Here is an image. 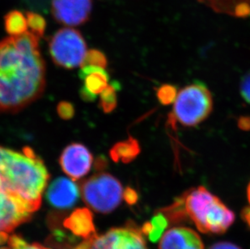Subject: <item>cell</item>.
Instances as JSON below:
<instances>
[{
	"label": "cell",
	"instance_id": "1",
	"mask_svg": "<svg viewBox=\"0 0 250 249\" xmlns=\"http://www.w3.org/2000/svg\"><path fill=\"white\" fill-rule=\"evenodd\" d=\"M45 81L39 38L27 32L0 42L1 112H17L38 99Z\"/></svg>",
	"mask_w": 250,
	"mask_h": 249
},
{
	"label": "cell",
	"instance_id": "2",
	"mask_svg": "<svg viewBox=\"0 0 250 249\" xmlns=\"http://www.w3.org/2000/svg\"><path fill=\"white\" fill-rule=\"evenodd\" d=\"M0 177L32 211L39 209L50 175L32 149L20 153L0 146Z\"/></svg>",
	"mask_w": 250,
	"mask_h": 249
},
{
	"label": "cell",
	"instance_id": "3",
	"mask_svg": "<svg viewBox=\"0 0 250 249\" xmlns=\"http://www.w3.org/2000/svg\"><path fill=\"white\" fill-rule=\"evenodd\" d=\"M187 220H191L204 234L220 235L235 221V214L220 198L203 186L180 196Z\"/></svg>",
	"mask_w": 250,
	"mask_h": 249
},
{
	"label": "cell",
	"instance_id": "4",
	"mask_svg": "<svg viewBox=\"0 0 250 249\" xmlns=\"http://www.w3.org/2000/svg\"><path fill=\"white\" fill-rule=\"evenodd\" d=\"M213 108L211 93L202 83L183 87L173 103L172 118L184 126H195L210 115Z\"/></svg>",
	"mask_w": 250,
	"mask_h": 249
},
{
	"label": "cell",
	"instance_id": "5",
	"mask_svg": "<svg viewBox=\"0 0 250 249\" xmlns=\"http://www.w3.org/2000/svg\"><path fill=\"white\" fill-rule=\"evenodd\" d=\"M81 194L91 209L109 214L120 205L123 188L118 179L109 173L101 172L83 181Z\"/></svg>",
	"mask_w": 250,
	"mask_h": 249
},
{
	"label": "cell",
	"instance_id": "6",
	"mask_svg": "<svg viewBox=\"0 0 250 249\" xmlns=\"http://www.w3.org/2000/svg\"><path fill=\"white\" fill-rule=\"evenodd\" d=\"M50 56L57 66L73 69L83 66L87 45L81 32L72 28L57 31L49 42Z\"/></svg>",
	"mask_w": 250,
	"mask_h": 249
},
{
	"label": "cell",
	"instance_id": "7",
	"mask_svg": "<svg viewBox=\"0 0 250 249\" xmlns=\"http://www.w3.org/2000/svg\"><path fill=\"white\" fill-rule=\"evenodd\" d=\"M87 249H147L142 230L135 225L112 228L88 240Z\"/></svg>",
	"mask_w": 250,
	"mask_h": 249
},
{
	"label": "cell",
	"instance_id": "8",
	"mask_svg": "<svg viewBox=\"0 0 250 249\" xmlns=\"http://www.w3.org/2000/svg\"><path fill=\"white\" fill-rule=\"evenodd\" d=\"M33 213L0 177V234L12 232L29 220Z\"/></svg>",
	"mask_w": 250,
	"mask_h": 249
},
{
	"label": "cell",
	"instance_id": "9",
	"mask_svg": "<svg viewBox=\"0 0 250 249\" xmlns=\"http://www.w3.org/2000/svg\"><path fill=\"white\" fill-rule=\"evenodd\" d=\"M92 0H52L51 12L56 21L67 26H78L89 20Z\"/></svg>",
	"mask_w": 250,
	"mask_h": 249
},
{
	"label": "cell",
	"instance_id": "10",
	"mask_svg": "<svg viewBox=\"0 0 250 249\" xmlns=\"http://www.w3.org/2000/svg\"><path fill=\"white\" fill-rule=\"evenodd\" d=\"M92 154L81 144H72L64 149L59 158L62 169L73 180H79L89 172L92 167Z\"/></svg>",
	"mask_w": 250,
	"mask_h": 249
},
{
	"label": "cell",
	"instance_id": "11",
	"mask_svg": "<svg viewBox=\"0 0 250 249\" xmlns=\"http://www.w3.org/2000/svg\"><path fill=\"white\" fill-rule=\"evenodd\" d=\"M80 189L73 181L66 177L55 179L48 188L46 199L58 209H68L76 204Z\"/></svg>",
	"mask_w": 250,
	"mask_h": 249
},
{
	"label": "cell",
	"instance_id": "12",
	"mask_svg": "<svg viewBox=\"0 0 250 249\" xmlns=\"http://www.w3.org/2000/svg\"><path fill=\"white\" fill-rule=\"evenodd\" d=\"M158 249H204V245L195 230L175 227L164 233Z\"/></svg>",
	"mask_w": 250,
	"mask_h": 249
},
{
	"label": "cell",
	"instance_id": "13",
	"mask_svg": "<svg viewBox=\"0 0 250 249\" xmlns=\"http://www.w3.org/2000/svg\"><path fill=\"white\" fill-rule=\"evenodd\" d=\"M79 75L83 81V86L81 90V96L83 101H95L97 95L101 94L109 85V75L102 67L83 65Z\"/></svg>",
	"mask_w": 250,
	"mask_h": 249
},
{
	"label": "cell",
	"instance_id": "14",
	"mask_svg": "<svg viewBox=\"0 0 250 249\" xmlns=\"http://www.w3.org/2000/svg\"><path fill=\"white\" fill-rule=\"evenodd\" d=\"M64 227L74 235L85 240H90L97 235L92 212L86 208H81L72 212L64 221Z\"/></svg>",
	"mask_w": 250,
	"mask_h": 249
},
{
	"label": "cell",
	"instance_id": "15",
	"mask_svg": "<svg viewBox=\"0 0 250 249\" xmlns=\"http://www.w3.org/2000/svg\"><path fill=\"white\" fill-rule=\"evenodd\" d=\"M140 146L139 142L132 137L125 141L119 142L112 147L109 155L114 162L119 161L128 164L135 160L140 153Z\"/></svg>",
	"mask_w": 250,
	"mask_h": 249
},
{
	"label": "cell",
	"instance_id": "16",
	"mask_svg": "<svg viewBox=\"0 0 250 249\" xmlns=\"http://www.w3.org/2000/svg\"><path fill=\"white\" fill-rule=\"evenodd\" d=\"M5 30L11 37H17L27 33L26 16L18 10L7 12L3 18Z\"/></svg>",
	"mask_w": 250,
	"mask_h": 249
},
{
	"label": "cell",
	"instance_id": "17",
	"mask_svg": "<svg viewBox=\"0 0 250 249\" xmlns=\"http://www.w3.org/2000/svg\"><path fill=\"white\" fill-rule=\"evenodd\" d=\"M169 221L167 217L159 210L151 221L147 222L141 228L142 232L144 235L148 236L149 240L152 242H156L160 238L162 237L164 231L167 228Z\"/></svg>",
	"mask_w": 250,
	"mask_h": 249
},
{
	"label": "cell",
	"instance_id": "18",
	"mask_svg": "<svg viewBox=\"0 0 250 249\" xmlns=\"http://www.w3.org/2000/svg\"><path fill=\"white\" fill-rule=\"evenodd\" d=\"M120 88L118 82L112 83L100 94V107L103 112L109 113L115 109L117 106V91Z\"/></svg>",
	"mask_w": 250,
	"mask_h": 249
},
{
	"label": "cell",
	"instance_id": "19",
	"mask_svg": "<svg viewBox=\"0 0 250 249\" xmlns=\"http://www.w3.org/2000/svg\"><path fill=\"white\" fill-rule=\"evenodd\" d=\"M27 24L31 33L37 36L38 38H42L46 29V21L42 15L37 12H28L26 13Z\"/></svg>",
	"mask_w": 250,
	"mask_h": 249
},
{
	"label": "cell",
	"instance_id": "20",
	"mask_svg": "<svg viewBox=\"0 0 250 249\" xmlns=\"http://www.w3.org/2000/svg\"><path fill=\"white\" fill-rule=\"evenodd\" d=\"M88 243L85 240L83 244H81L76 249H87ZM7 249H51L44 247L39 244H29L21 236L17 235H12L8 239V248Z\"/></svg>",
	"mask_w": 250,
	"mask_h": 249
},
{
	"label": "cell",
	"instance_id": "21",
	"mask_svg": "<svg viewBox=\"0 0 250 249\" xmlns=\"http://www.w3.org/2000/svg\"><path fill=\"white\" fill-rule=\"evenodd\" d=\"M177 94L178 92L177 87L171 84L161 85L156 91L157 99L163 105H169L171 104L174 103Z\"/></svg>",
	"mask_w": 250,
	"mask_h": 249
},
{
	"label": "cell",
	"instance_id": "22",
	"mask_svg": "<svg viewBox=\"0 0 250 249\" xmlns=\"http://www.w3.org/2000/svg\"><path fill=\"white\" fill-rule=\"evenodd\" d=\"M107 63L108 62H107L106 57L104 53H102L100 50L92 49L87 52L83 66L88 65V66H98L104 69L107 66Z\"/></svg>",
	"mask_w": 250,
	"mask_h": 249
},
{
	"label": "cell",
	"instance_id": "23",
	"mask_svg": "<svg viewBox=\"0 0 250 249\" xmlns=\"http://www.w3.org/2000/svg\"><path fill=\"white\" fill-rule=\"evenodd\" d=\"M57 112L62 119L70 120L75 115V108L72 104L67 101H62L57 106Z\"/></svg>",
	"mask_w": 250,
	"mask_h": 249
},
{
	"label": "cell",
	"instance_id": "24",
	"mask_svg": "<svg viewBox=\"0 0 250 249\" xmlns=\"http://www.w3.org/2000/svg\"><path fill=\"white\" fill-rule=\"evenodd\" d=\"M242 98L248 104H250V71L244 76L241 80L240 87Z\"/></svg>",
	"mask_w": 250,
	"mask_h": 249
},
{
	"label": "cell",
	"instance_id": "25",
	"mask_svg": "<svg viewBox=\"0 0 250 249\" xmlns=\"http://www.w3.org/2000/svg\"><path fill=\"white\" fill-rule=\"evenodd\" d=\"M123 198L127 204L132 206L138 202L139 194L134 188L127 187L125 190L123 191Z\"/></svg>",
	"mask_w": 250,
	"mask_h": 249
},
{
	"label": "cell",
	"instance_id": "26",
	"mask_svg": "<svg viewBox=\"0 0 250 249\" xmlns=\"http://www.w3.org/2000/svg\"><path fill=\"white\" fill-rule=\"evenodd\" d=\"M235 13L239 17H247L250 15V7L246 3H241L236 7Z\"/></svg>",
	"mask_w": 250,
	"mask_h": 249
},
{
	"label": "cell",
	"instance_id": "27",
	"mask_svg": "<svg viewBox=\"0 0 250 249\" xmlns=\"http://www.w3.org/2000/svg\"><path fill=\"white\" fill-rule=\"evenodd\" d=\"M238 127L244 131L250 130V116H241L238 119Z\"/></svg>",
	"mask_w": 250,
	"mask_h": 249
},
{
	"label": "cell",
	"instance_id": "28",
	"mask_svg": "<svg viewBox=\"0 0 250 249\" xmlns=\"http://www.w3.org/2000/svg\"><path fill=\"white\" fill-rule=\"evenodd\" d=\"M208 249H241L237 245H234L231 242H218L215 245H211Z\"/></svg>",
	"mask_w": 250,
	"mask_h": 249
},
{
	"label": "cell",
	"instance_id": "29",
	"mask_svg": "<svg viewBox=\"0 0 250 249\" xmlns=\"http://www.w3.org/2000/svg\"><path fill=\"white\" fill-rule=\"evenodd\" d=\"M241 217L250 228V207H246L242 210Z\"/></svg>",
	"mask_w": 250,
	"mask_h": 249
},
{
	"label": "cell",
	"instance_id": "30",
	"mask_svg": "<svg viewBox=\"0 0 250 249\" xmlns=\"http://www.w3.org/2000/svg\"><path fill=\"white\" fill-rule=\"evenodd\" d=\"M247 197H248L249 202L250 203V183L249 185L248 188H247Z\"/></svg>",
	"mask_w": 250,
	"mask_h": 249
}]
</instances>
